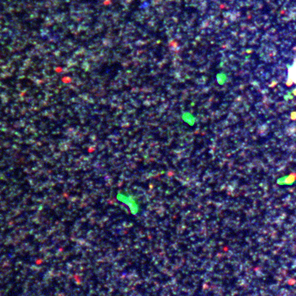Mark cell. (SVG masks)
Wrapping results in <instances>:
<instances>
[{"label": "cell", "mask_w": 296, "mask_h": 296, "mask_svg": "<svg viewBox=\"0 0 296 296\" xmlns=\"http://www.w3.org/2000/svg\"><path fill=\"white\" fill-rule=\"evenodd\" d=\"M296 173H291L290 175L282 177L277 180V184L279 185H291L295 182Z\"/></svg>", "instance_id": "7a4b0ae2"}, {"label": "cell", "mask_w": 296, "mask_h": 296, "mask_svg": "<svg viewBox=\"0 0 296 296\" xmlns=\"http://www.w3.org/2000/svg\"><path fill=\"white\" fill-rule=\"evenodd\" d=\"M291 119L293 120H295L296 119V112H293L292 114H291Z\"/></svg>", "instance_id": "3957f363"}, {"label": "cell", "mask_w": 296, "mask_h": 296, "mask_svg": "<svg viewBox=\"0 0 296 296\" xmlns=\"http://www.w3.org/2000/svg\"><path fill=\"white\" fill-rule=\"evenodd\" d=\"M296 84V60L294 61L292 65L288 68V81L287 86H291L292 84Z\"/></svg>", "instance_id": "6da1fadb"}]
</instances>
